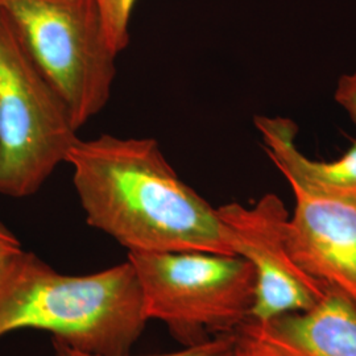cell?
Here are the masks:
<instances>
[{"label":"cell","mask_w":356,"mask_h":356,"mask_svg":"<svg viewBox=\"0 0 356 356\" xmlns=\"http://www.w3.org/2000/svg\"><path fill=\"white\" fill-rule=\"evenodd\" d=\"M335 101L348 113L356 126V72L339 79L335 90Z\"/></svg>","instance_id":"obj_12"},{"label":"cell","mask_w":356,"mask_h":356,"mask_svg":"<svg viewBox=\"0 0 356 356\" xmlns=\"http://www.w3.org/2000/svg\"><path fill=\"white\" fill-rule=\"evenodd\" d=\"M235 334L239 356H356V307L329 291L307 310L250 319Z\"/></svg>","instance_id":"obj_8"},{"label":"cell","mask_w":356,"mask_h":356,"mask_svg":"<svg viewBox=\"0 0 356 356\" xmlns=\"http://www.w3.org/2000/svg\"><path fill=\"white\" fill-rule=\"evenodd\" d=\"M78 129L64 97L0 6V195L36 194L66 163Z\"/></svg>","instance_id":"obj_3"},{"label":"cell","mask_w":356,"mask_h":356,"mask_svg":"<svg viewBox=\"0 0 356 356\" xmlns=\"http://www.w3.org/2000/svg\"><path fill=\"white\" fill-rule=\"evenodd\" d=\"M235 356H239L238 354H236V348H235Z\"/></svg>","instance_id":"obj_14"},{"label":"cell","mask_w":356,"mask_h":356,"mask_svg":"<svg viewBox=\"0 0 356 356\" xmlns=\"http://www.w3.org/2000/svg\"><path fill=\"white\" fill-rule=\"evenodd\" d=\"M23 251L24 248L17 236L0 222V272Z\"/></svg>","instance_id":"obj_13"},{"label":"cell","mask_w":356,"mask_h":356,"mask_svg":"<svg viewBox=\"0 0 356 356\" xmlns=\"http://www.w3.org/2000/svg\"><path fill=\"white\" fill-rule=\"evenodd\" d=\"M264 151L288 182L331 198L356 202V141L334 161L306 157L296 145L294 122L280 116H256Z\"/></svg>","instance_id":"obj_9"},{"label":"cell","mask_w":356,"mask_h":356,"mask_svg":"<svg viewBox=\"0 0 356 356\" xmlns=\"http://www.w3.org/2000/svg\"><path fill=\"white\" fill-rule=\"evenodd\" d=\"M78 128L111 98L116 57L97 0H0Z\"/></svg>","instance_id":"obj_5"},{"label":"cell","mask_w":356,"mask_h":356,"mask_svg":"<svg viewBox=\"0 0 356 356\" xmlns=\"http://www.w3.org/2000/svg\"><path fill=\"white\" fill-rule=\"evenodd\" d=\"M148 321L165 323L184 346L235 332L251 318L254 273L238 254L128 252Z\"/></svg>","instance_id":"obj_4"},{"label":"cell","mask_w":356,"mask_h":356,"mask_svg":"<svg viewBox=\"0 0 356 356\" xmlns=\"http://www.w3.org/2000/svg\"><path fill=\"white\" fill-rule=\"evenodd\" d=\"M51 344H53V350H54L56 356H97L76 351V350L67 347L66 344L54 341V339H51ZM235 348H236V334L229 332V334L216 335V337L204 341L202 343L185 346L182 350L173 351V353L141 356H235ZM124 356L132 355L128 354Z\"/></svg>","instance_id":"obj_11"},{"label":"cell","mask_w":356,"mask_h":356,"mask_svg":"<svg viewBox=\"0 0 356 356\" xmlns=\"http://www.w3.org/2000/svg\"><path fill=\"white\" fill-rule=\"evenodd\" d=\"M66 163L88 225L128 252L235 254L216 207L178 177L152 138L78 139Z\"/></svg>","instance_id":"obj_1"},{"label":"cell","mask_w":356,"mask_h":356,"mask_svg":"<svg viewBox=\"0 0 356 356\" xmlns=\"http://www.w3.org/2000/svg\"><path fill=\"white\" fill-rule=\"evenodd\" d=\"M147 323L140 284L128 260L74 276L24 250L0 272V338L47 331L85 354L124 356Z\"/></svg>","instance_id":"obj_2"},{"label":"cell","mask_w":356,"mask_h":356,"mask_svg":"<svg viewBox=\"0 0 356 356\" xmlns=\"http://www.w3.org/2000/svg\"><path fill=\"white\" fill-rule=\"evenodd\" d=\"M138 0H97L102 15L106 38L115 51L120 54L129 44V23Z\"/></svg>","instance_id":"obj_10"},{"label":"cell","mask_w":356,"mask_h":356,"mask_svg":"<svg viewBox=\"0 0 356 356\" xmlns=\"http://www.w3.org/2000/svg\"><path fill=\"white\" fill-rule=\"evenodd\" d=\"M216 211L234 254L254 269L251 321L267 322L304 312L329 292L294 260L285 235L289 214L276 194H266L252 206L227 204Z\"/></svg>","instance_id":"obj_6"},{"label":"cell","mask_w":356,"mask_h":356,"mask_svg":"<svg viewBox=\"0 0 356 356\" xmlns=\"http://www.w3.org/2000/svg\"><path fill=\"white\" fill-rule=\"evenodd\" d=\"M288 184L296 204L285 235L294 260L356 307V202Z\"/></svg>","instance_id":"obj_7"}]
</instances>
